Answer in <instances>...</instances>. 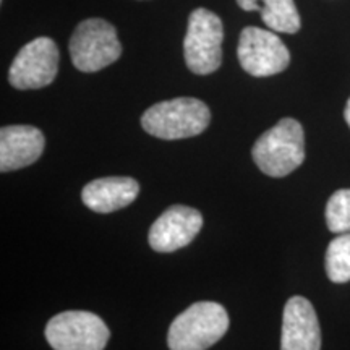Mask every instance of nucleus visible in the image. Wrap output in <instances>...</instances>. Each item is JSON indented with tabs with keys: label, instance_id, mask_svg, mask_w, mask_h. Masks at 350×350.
Listing matches in <instances>:
<instances>
[{
	"label": "nucleus",
	"instance_id": "9",
	"mask_svg": "<svg viewBox=\"0 0 350 350\" xmlns=\"http://www.w3.org/2000/svg\"><path fill=\"white\" fill-rule=\"evenodd\" d=\"M203 227V216L193 208L175 204L165 209L150 229V245L154 252L172 253L195 240Z\"/></svg>",
	"mask_w": 350,
	"mask_h": 350
},
{
	"label": "nucleus",
	"instance_id": "12",
	"mask_svg": "<svg viewBox=\"0 0 350 350\" xmlns=\"http://www.w3.org/2000/svg\"><path fill=\"white\" fill-rule=\"evenodd\" d=\"M139 183L131 177H104L96 178L85 185L81 200L91 211L113 213L129 206L137 200Z\"/></svg>",
	"mask_w": 350,
	"mask_h": 350
},
{
	"label": "nucleus",
	"instance_id": "4",
	"mask_svg": "<svg viewBox=\"0 0 350 350\" xmlns=\"http://www.w3.org/2000/svg\"><path fill=\"white\" fill-rule=\"evenodd\" d=\"M120 55L119 36L116 28L106 20L90 18L81 21L70 39V57L80 72H99L119 60Z\"/></svg>",
	"mask_w": 350,
	"mask_h": 350
},
{
	"label": "nucleus",
	"instance_id": "2",
	"mask_svg": "<svg viewBox=\"0 0 350 350\" xmlns=\"http://www.w3.org/2000/svg\"><path fill=\"white\" fill-rule=\"evenodd\" d=\"M229 314L216 301H196L178 314L169 327L170 350H208L224 338Z\"/></svg>",
	"mask_w": 350,
	"mask_h": 350
},
{
	"label": "nucleus",
	"instance_id": "11",
	"mask_svg": "<svg viewBox=\"0 0 350 350\" xmlns=\"http://www.w3.org/2000/svg\"><path fill=\"white\" fill-rule=\"evenodd\" d=\"M46 139L42 131L31 125H8L0 130V170L28 167L41 157Z\"/></svg>",
	"mask_w": 350,
	"mask_h": 350
},
{
	"label": "nucleus",
	"instance_id": "1",
	"mask_svg": "<svg viewBox=\"0 0 350 350\" xmlns=\"http://www.w3.org/2000/svg\"><path fill=\"white\" fill-rule=\"evenodd\" d=\"M252 156L258 169L269 177H286L305 161L304 126L295 119H282L253 144Z\"/></svg>",
	"mask_w": 350,
	"mask_h": 350
},
{
	"label": "nucleus",
	"instance_id": "8",
	"mask_svg": "<svg viewBox=\"0 0 350 350\" xmlns=\"http://www.w3.org/2000/svg\"><path fill=\"white\" fill-rule=\"evenodd\" d=\"M60 54L51 38L33 39L13 59L8 81L16 90H39L51 85L59 72Z\"/></svg>",
	"mask_w": 350,
	"mask_h": 350
},
{
	"label": "nucleus",
	"instance_id": "14",
	"mask_svg": "<svg viewBox=\"0 0 350 350\" xmlns=\"http://www.w3.org/2000/svg\"><path fill=\"white\" fill-rule=\"evenodd\" d=\"M326 274L336 284L350 281V232L339 234L327 245Z\"/></svg>",
	"mask_w": 350,
	"mask_h": 350
},
{
	"label": "nucleus",
	"instance_id": "15",
	"mask_svg": "<svg viewBox=\"0 0 350 350\" xmlns=\"http://www.w3.org/2000/svg\"><path fill=\"white\" fill-rule=\"evenodd\" d=\"M326 224L334 234L350 232V188L332 193L326 204Z\"/></svg>",
	"mask_w": 350,
	"mask_h": 350
},
{
	"label": "nucleus",
	"instance_id": "13",
	"mask_svg": "<svg viewBox=\"0 0 350 350\" xmlns=\"http://www.w3.org/2000/svg\"><path fill=\"white\" fill-rule=\"evenodd\" d=\"M245 12H260L261 18L275 33L294 34L300 29V15L294 0H237Z\"/></svg>",
	"mask_w": 350,
	"mask_h": 350
},
{
	"label": "nucleus",
	"instance_id": "16",
	"mask_svg": "<svg viewBox=\"0 0 350 350\" xmlns=\"http://www.w3.org/2000/svg\"><path fill=\"white\" fill-rule=\"evenodd\" d=\"M344 117H345V122H347V125L350 126V98H349V100H347V106H345Z\"/></svg>",
	"mask_w": 350,
	"mask_h": 350
},
{
	"label": "nucleus",
	"instance_id": "6",
	"mask_svg": "<svg viewBox=\"0 0 350 350\" xmlns=\"http://www.w3.org/2000/svg\"><path fill=\"white\" fill-rule=\"evenodd\" d=\"M44 332L54 350H104L111 338L106 323L91 312L55 314Z\"/></svg>",
	"mask_w": 350,
	"mask_h": 350
},
{
	"label": "nucleus",
	"instance_id": "3",
	"mask_svg": "<svg viewBox=\"0 0 350 350\" xmlns=\"http://www.w3.org/2000/svg\"><path fill=\"white\" fill-rule=\"evenodd\" d=\"M211 122V112L203 100L175 98L151 106L142 117L146 133L161 139L191 138L203 133Z\"/></svg>",
	"mask_w": 350,
	"mask_h": 350
},
{
	"label": "nucleus",
	"instance_id": "7",
	"mask_svg": "<svg viewBox=\"0 0 350 350\" xmlns=\"http://www.w3.org/2000/svg\"><path fill=\"white\" fill-rule=\"evenodd\" d=\"M237 55L245 72L256 78L278 75L291 64V52L278 34L256 26L240 33Z\"/></svg>",
	"mask_w": 350,
	"mask_h": 350
},
{
	"label": "nucleus",
	"instance_id": "5",
	"mask_svg": "<svg viewBox=\"0 0 350 350\" xmlns=\"http://www.w3.org/2000/svg\"><path fill=\"white\" fill-rule=\"evenodd\" d=\"M224 26L216 13L196 8L188 18L187 36L183 41L187 67L196 75H209L222 64Z\"/></svg>",
	"mask_w": 350,
	"mask_h": 350
},
{
	"label": "nucleus",
	"instance_id": "10",
	"mask_svg": "<svg viewBox=\"0 0 350 350\" xmlns=\"http://www.w3.org/2000/svg\"><path fill=\"white\" fill-rule=\"evenodd\" d=\"M281 350H321L317 312L305 297H292L284 306Z\"/></svg>",
	"mask_w": 350,
	"mask_h": 350
}]
</instances>
